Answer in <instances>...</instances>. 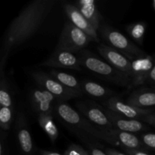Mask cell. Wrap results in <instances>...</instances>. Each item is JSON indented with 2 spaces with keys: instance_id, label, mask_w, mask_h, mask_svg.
<instances>
[{
  "instance_id": "11",
  "label": "cell",
  "mask_w": 155,
  "mask_h": 155,
  "mask_svg": "<svg viewBox=\"0 0 155 155\" xmlns=\"http://www.w3.org/2000/svg\"><path fill=\"white\" fill-rule=\"evenodd\" d=\"M104 113L110 120V123L113 125L114 129L120 130L124 132H128L131 133H140V132L147 131L150 129L149 125L142 120L136 119H130L120 116L117 114L114 113L112 110L103 107Z\"/></svg>"
},
{
  "instance_id": "18",
  "label": "cell",
  "mask_w": 155,
  "mask_h": 155,
  "mask_svg": "<svg viewBox=\"0 0 155 155\" xmlns=\"http://www.w3.org/2000/svg\"><path fill=\"white\" fill-rule=\"evenodd\" d=\"M75 6L97 31L100 28L101 17L95 2L94 0H80L76 2Z\"/></svg>"
},
{
  "instance_id": "32",
  "label": "cell",
  "mask_w": 155,
  "mask_h": 155,
  "mask_svg": "<svg viewBox=\"0 0 155 155\" xmlns=\"http://www.w3.org/2000/svg\"><path fill=\"white\" fill-rule=\"evenodd\" d=\"M0 155H6V147H5V140L3 134H2L1 142H0Z\"/></svg>"
},
{
  "instance_id": "1",
  "label": "cell",
  "mask_w": 155,
  "mask_h": 155,
  "mask_svg": "<svg viewBox=\"0 0 155 155\" xmlns=\"http://www.w3.org/2000/svg\"><path fill=\"white\" fill-rule=\"evenodd\" d=\"M55 3L56 0H35L12 21L3 36L0 49V72L4 71L11 52L39 30Z\"/></svg>"
},
{
  "instance_id": "5",
  "label": "cell",
  "mask_w": 155,
  "mask_h": 155,
  "mask_svg": "<svg viewBox=\"0 0 155 155\" xmlns=\"http://www.w3.org/2000/svg\"><path fill=\"white\" fill-rule=\"evenodd\" d=\"M100 33L110 46L120 51L130 61L143 57L147 54L134 42L130 41L120 32L115 30L113 27L107 25H102L100 27Z\"/></svg>"
},
{
  "instance_id": "26",
  "label": "cell",
  "mask_w": 155,
  "mask_h": 155,
  "mask_svg": "<svg viewBox=\"0 0 155 155\" xmlns=\"http://www.w3.org/2000/svg\"><path fill=\"white\" fill-rule=\"evenodd\" d=\"M141 139L149 150H155V134L148 133L141 136Z\"/></svg>"
},
{
  "instance_id": "30",
  "label": "cell",
  "mask_w": 155,
  "mask_h": 155,
  "mask_svg": "<svg viewBox=\"0 0 155 155\" xmlns=\"http://www.w3.org/2000/svg\"><path fill=\"white\" fill-rule=\"evenodd\" d=\"M146 83H148V84L153 85V86H155V64H154V68H153L152 71H151V74H150L149 77H148V80H147Z\"/></svg>"
},
{
  "instance_id": "25",
  "label": "cell",
  "mask_w": 155,
  "mask_h": 155,
  "mask_svg": "<svg viewBox=\"0 0 155 155\" xmlns=\"http://www.w3.org/2000/svg\"><path fill=\"white\" fill-rule=\"evenodd\" d=\"M64 155H90L89 151H86L77 144H71L66 149Z\"/></svg>"
},
{
  "instance_id": "16",
  "label": "cell",
  "mask_w": 155,
  "mask_h": 155,
  "mask_svg": "<svg viewBox=\"0 0 155 155\" xmlns=\"http://www.w3.org/2000/svg\"><path fill=\"white\" fill-rule=\"evenodd\" d=\"M126 102L140 108H151L155 106V86L142 87L133 90Z\"/></svg>"
},
{
  "instance_id": "15",
  "label": "cell",
  "mask_w": 155,
  "mask_h": 155,
  "mask_svg": "<svg viewBox=\"0 0 155 155\" xmlns=\"http://www.w3.org/2000/svg\"><path fill=\"white\" fill-rule=\"evenodd\" d=\"M64 9L68 17L69 21L74 24L75 27L81 30L89 36H90L95 42H99L97 31L93 27L89 24V21L83 17L81 12L75 5L70 4L68 2L64 3Z\"/></svg>"
},
{
  "instance_id": "31",
  "label": "cell",
  "mask_w": 155,
  "mask_h": 155,
  "mask_svg": "<svg viewBox=\"0 0 155 155\" xmlns=\"http://www.w3.org/2000/svg\"><path fill=\"white\" fill-rule=\"evenodd\" d=\"M105 153L107 155H127V154H124L122 152H120L119 151L114 148H107L105 151Z\"/></svg>"
},
{
  "instance_id": "24",
  "label": "cell",
  "mask_w": 155,
  "mask_h": 155,
  "mask_svg": "<svg viewBox=\"0 0 155 155\" xmlns=\"http://www.w3.org/2000/svg\"><path fill=\"white\" fill-rule=\"evenodd\" d=\"M14 107H0V127L2 130H8L14 120Z\"/></svg>"
},
{
  "instance_id": "28",
  "label": "cell",
  "mask_w": 155,
  "mask_h": 155,
  "mask_svg": "<svg viewBox=\"0 0 155 155\" xmlns=\"http://www.w3.org/2000/svg\"><path fill=\"white\" fill-rule=\"evenodd\" d=\"M122 148L124 151V152H125L127 155H151L148 154V153H147V151H145L130 149V148H124V147H122Z\"/></svg>"
},
{
  "instance_id": "10",
  "label": "cell",
  "mask_w": 155,
  "mask_h": 155,
  "mask_svg": "<svg viewBox=\"0 0 155 155\" xmlns=\"http://www.w3.org/2000/svg\"><path fill=\"white\" fill-rule=\"evenodd\" d=\"M104 104L106 108L112 110L120 116L139 120H141L146 115L155 111L153 108H140L135 107L128 103L124 102L120 98L117 96H113L107 98L104 101Z\"/></svg>"
},
{
  "instance_id": "29",
  "label": "cell",
  "mask_w": 155,
  "mask_h": 155,
  "mask_svg": "<svg viewBox=\"0 0 155 155\" xmlns=\"http://www.w3.org/2000/svg\"><path fill=\"white\" fill-rule=\"evenodd\" d=\"M89 152L90 155H107L105 152L100 150L99 148L95 147H90L89 149Z\"/></svg>"
},
{
  "instance_id": "19",
  "label": "cell",
  "mask_w": 155,
  "mask_h": 155,
  "mask_svg": "<svg viewBox=\"0 0 155 155\" xmlns=\"http://www.w3.org/2000/svg\"><path fill=\"white\" fill-rule=\"evenodd\" d=\"M81 90L83 95L95 98H109L115 96L116 93L111 89L89 80L80 81Z\"/></svg>"
},
{
  "instance_id": "22",
  "label": "cell",
  "mask_w": 155,
  "mask_h": 155,
  "mask_svg": "<svg viewBox=\"0 0 155 155\" xmlns=\"http://www.w3.org/2000/svg\"><path fill=\"white\" fill-rule=\"evenodd\" d=\"M0 106L13 107V99L4 71L0 72Z\"/></svg>"
},
{
  "instance_id": "34",
  "label": "cell",
  "mask_w": 155,
  "mask_h": 155,
  "mask_svg": "<svg viewBox=\"0 0 155 155\" xmlns=\"http://www.w3.org/2000/svg\"><path fill=\"white\" fill-rule=\"evenodd\" d=\"M153 5H154V8L155 9V1H154V2H153Z\"/></svg>"
},
{
  "instance_id": "7",
  "label": "cell",
  "mask_w": 155,
  "mask_h": 155,
  "mask_svg": "<svg viewBox=\"0 0 155 155\" xmlns=\"http://www.w3.org/2000/svg\"><path fill=\"white\" fill-rule=\"evenodd\" d=\"M76 107L77 110L84 117L105 134L107 135V133L114 129L113 125L101 106L92 101H86L77 102Z\"/></svg>"
},
{
  "instance_id": "23",
  "label": "cell",
  "mask_w": 155,
  "mask_h": 155,
  "mask_svg": "<svg viewBox=\"0 0 155 155\" xmlns=\"http://www.w3.org/2000/svg\"><path fill=\"white\" fill-rule=\"evenodd\" d=\"M147 24L145 22H136L130 24L127 27V30L130 36L137 42L142 45L143 43L144 36L146 31Z\"/></svg>"
},
{
  "instance_id": "6",
  "label": "cell",
  "mask_w": 155,
  "mask_h": 155,
  "mask_svg": "<svg viewBox=\"0 0 155 155\" xmlns=\"http://www.w3.org/2000/svg\"><path fill=\"white\" fill-rule=\"evenodd\" d=\"M31 77L38 86L50 92L58 101H65L83 95L82 92H76L64 86L49 74H45L42 71H35L31 73Z\"/></svg>"
},
{
  "instance_id": "3",
  "label": "cell",
  "mask_w": 155,
  "mask_h": 155,
  "mask_svg": "<svg viewBox=\"0 0 155 155\" xmlns=\"http://www.w3.org/2000/svg\"><path fill=\"white\" fill-rule=\"evenodd\" d=\"M77 55L81 67L101 78L118 86H130L131 84V78L128 74L117 70L89 50H83Z\"/></svg>"
},
{
  "instance_id": "27",
  "label": "cell",
  "mask_w": 155,
  "mask_h": 155,
  "mask_svg": "<svg viewBox=\"0 0 155 155\" xmlns=\"http://www.w3.org/2000/svg\"><path fill=\"white\" fill-rule=\"evenodd\" d=\"M141 120L148 125L155 127V111L145 116Z\"/></svg>"
},
{
  "instance_id": "14",
  "label": "cell",
  "mask_w": 155,
  "mask_h": 155,
  "mask_svg": "<svg viewBox=\"0 0 155 155\" xmlns=\"http://www.w3.org/2000/svg\"><path fill=\"white\" fill-rule=\"evenodd\" d=\"M15 132L21 151L25 155H33L34 145L29 130L27 119L24 113L20 112L15 120Z\"/></svg>"
},
{
  "instance_id": "21",
  "label": "cell",
  "mask_w": 155,
  "mask_h": 155,
  "mask_svg": "<svg viewBox=\"0 0 155 155\" xmlns=\"http://www.w3.org/2000/svg\"><path fill=\"white\" fill-rule=\"evenodd\" d=\"M38 122L39 126L52 143H54L58 137L59 132L53 120V116L51 114L38 115Z\"/></svg>"
},
{
  "instance_id": "9",
  "label": "cell",
  "mask_w": 155,
  "mask_h": 155,
  "mask_svg": "<svg viewBox=\"0 0 155 155\" xmlns=\"http://www.w3.org/2000/svg\"><path fill=\"white\" fill-rule=\"evenodd\" d=\"M131 84L130 89L146 83L155 64V55H146L131 61Z\"/></svg>"
},
{
  "instance_id": "12",
  "label": "cell",
  "mask_w": 155,
  "mask_h": 155,
  "mask_svg": "<svg viewBox=\"0 0 155 155\" xmlns=\"http://www.w3.org/2000/svg\"><path fill=\"white\" fill-rule=\"evenodd\" d=\"M97 48L99 54L109 64L118 71L128 74L130 77L132 62L127 56L113 47L105 44H100Z\"/></svg>"
},
{
  "instance_id": "33",
  "label": "cell",
  "mask_w": 155,
  "mask_h": 155,
  "mask_svg": "<svg viewBox=\"0 0 155 155\" xmlns=\"http://www.w3.org/2000/svg\"><path fill=\"white\" fill-rule=\"evenodd\" d=\"M40 155H61L59 153L55 152V151H45V150H41Z\"/></svg>"
},
{
  "instance_id": "4",
  "label": "cell",
  "mask_w": 155,
  "mask_h": 155,
  "mask_svg": "<svg viewBox=\"0 0 155 155\" xmlns=\"http://www.w3.org/2000/svg\"><path fill=\"white\" fill-rule=\"evenodd\" d=\"M92 41L93 39L90 36L68 21L64 24L55 49L64 50L78 54L86 49V47Z\"/></svg>"
},
{
  "instance_id": "13",
  "label": "cell",
  "mask_w": 155,
  "mask_h": 155,
  "mask_svg": "<svg viewBox=\"0 0 155 155\" xmlns=\"http://www.w3.org/2000/svg\"><path fill=\"white\" fill-rule=\"evenodd\" d=\"M41 66L82 71L78 55L64 50H54L51 56L40 64Z\"/></svg>"
},
{
  "instance_id": "17",
  "label": "cell",
  "mask_w": 155,
  "mask_h": 155,
  "mask_svg": "<svg viewBox=\"0 0 155 155\" xmlns=\"http://www.w3.org/2000/svg\"><path fill=\"white\" fill-rule=\"evenodd\" d=\"M108 136L120 143L121 146L130 149L141 150V151H148V148L142 142L141 138H139L134 133L128 132L120 131V130L113 129L107 133Z\"/></svg>"
},
{
  "instance_id": "2",
  "label": "cell",
  "mask_w": 155,
  "mask_h": 155,
  "mask_svg": "<svg viewBox=\"0 0 155 155\" xmlns=\"http://www.w3.org/2000/svg\"><path fill=\"white\" fill-rule=\"evenodd\" d=\"M54 112L68 125V128L77 133L81 139H85L84 142H89L91 147L97 148L96 146L100 145L98 140L104 141L112 145L119 144L117 141L98 130L80 112L64 101L58 102Z\"/></svg>"
},
{
  "instance_id": "20",
  "label": "cell",
  "mask_w": 155,
  "mask_h": 155,
  "mask_svg": "<svg viewBox=\"0 0 155 155\" xmlns=\"http://www.w3.org/2000/svg\"><path fill=\"white\" fill-rule=\"evenodd\" d=\"M49 75L68 89L76 91V92H82L80 82L74 76L67 74V73L61 72V71H56V70H51L49 73Z\"/></svg>"
},
{
  "instance_id": "8",
  "label": "cell",
  "mask_w": 155,
  "mask_h": 155,
  "mask_svg": "<svg viewBox=\"0 0 155 155\" xmlns=\"http://www.w3.org/2000/svg\"><path fill=\"white\" fill-rule=\"evenodd\" d=\"M29 98L32 108L38 115H52L58 102H59L54 95L40 86L33 88L30 91Z\"/></svg>"
}]
</instances>
